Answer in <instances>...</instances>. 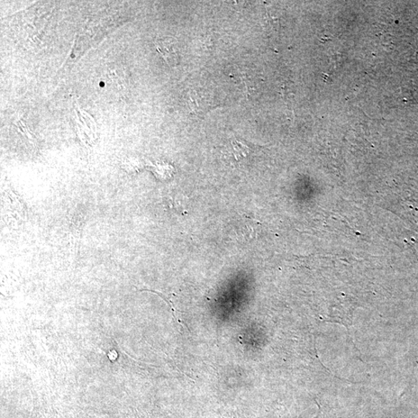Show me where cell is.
Masks as SVG:
<instances>
[{
  "mask_svg": "<svg viewBox=\"0 0 418 418\" xmlns=\"http://www.w3.org/2000/svg\"><path fill=\"white\" fill-rule=\"evenodd\" d=\"M215 96L205 88H195L188 94V106L192 113L203 117L219 106Z\"/></svg>",
  "mask_w": 418,
  "mask_h": 418,
  "instance_id": "cell-1",
  "label": "cell"
},
{
  "mask_svg": "<svg viewBox=\"0 0 418 418\" xmlns=\"http://www.w3.org/2000/svg\"><path fill=\"white\" fill-rule=\"evenodd\" d=\"M156 48L169 66H176L180 62V50L176 39L163 38L156 41Z\"/></svg>",
  "mask_w": 418,
  "mask_h": 418,
  "instance_id": "cell-2",
  "label": "cell"
},
{
  "mask_svg": "<svg viewBox=\"0 0 418 418\" xmlns=\"http://www.w3.org/2000/svg\"><path fill=\"white\" fill-rule=\"evenodd\" d=\"M230 153L235 161H241L247 159L252 153V149L246 142L235 139L231 141Z\"/></svg>",
  "mask_w": 418,
  "mask_h": 418,
  "instance_id": "cell-3",
  "label": "cell"
}]
</instances>
